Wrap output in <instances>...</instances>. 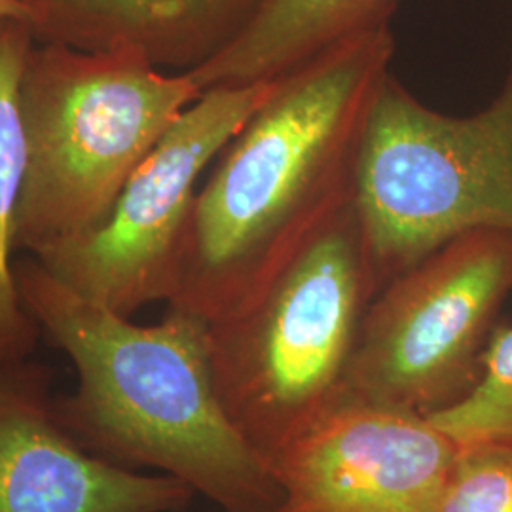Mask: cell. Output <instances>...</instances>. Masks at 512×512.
<instances>
[{"label":"cell","mask_w":512,"mask_h":512,"mask_svg":"<svg viewBox=\"0 0 512 512\" xmlns=\"http://www.w3.org/2000/svg\"><path fill=\"white\" fill-rule=\"evenodd\" d=\"M393 54L395 37L382 27L275 78L198 190L169 308L207 323L245 308L355 202L370 110Z\"/></svg>","instance_id":"1"},{"label":"cell","mask_w":512,"mask_h":512,"mask_svg":"<svg viewBox=\"0 0 512 512\" xmlns=\"http://www.w3.org/2000/svg\"><path fill=\"white\" fill-rule=\"evenodd\" d=\"M16 279L38 329L76 370L57 412L84 448L175 476L226 512H277L270 463L220 399L207 321L169 308L160 323L137 325L74 293L33 256L16 262Z\"/></svg>","instance_id":"2"},{"label":"cell","mask_w":512,"mask_h":512,"mask_svg":"<svg viewBox=\"0 0 512 512\" xmlns=\"http://www.w3.org/2000/svg\"><path fill=\"white\" fill-rule=\"evenodd\" d=\"M202 90L129 48L35 42L19 84L25 175L18 253L40 256L109 217L120 192Z\"/></svg>","instance_id":"3"},{"label":"cell","mask_w":512,"mask_h":512,"mask_svg":"<svg viewBox=\"0 0 512 512\" xmlns=\"http://www.w3.org/2000/svg\"><path fill=\"white\" fill-rule=\"evenodd\" d=\"M376 294L353 202L251 304L207 323L222 404L270 467L346 395L351 359Z\"/></svg>","instance_id":"4"},{"label":"cell","mask_w":512,"mask_h":512,"mask_svg":"<svg viewBox=\"0 0 512 512\" xmlns=\"http://www.w3.org/2000/svg\"><path fill=\"white\" fill-rule=\"evenodd\" d=\"M355 209L378 293L465 234H512V54L494 101L469 116L423 105L387 74L361 147Z\"/></svg>","instance_id":"5"},{"label":"cell","mask_w":512,"mask_h":512,"mask_svg":"<svg viewBox=\"0 0 512 512\" xmlns=\"http://www.w3.org/2000/svg\"><path fill=\"white\" fill-rule=\"evenodd\" d=\"M512 293V234L478 230L389 281L366 310L346 395L427 416L475 384Z\"/></svg>","instance_id":"6"},{"label":"cell","mask_w":512,"mask_h":512,"mask_svg":"<svg viewBox=\"0 0 512 512\" xmlns=\"http://www.w3.org/2000/svg\"><path fill=\"white\" fill-rule=\"evenodd\" d=\"M274 86L205 90L133 171L107 219L33 258L74 293L124 317L169 302L198 183Z\"/></svg>","instance_id":"7"},{"label":"cell","mask_w":512,"mask_h":512,"mask_svg":"<svg viewBox=\"0 0 512 512\" xmlns=\"http://www.w3.org/2000/svg\"><path fill=\"white\" fill-rule=\"evenodd\" d=\"M456 454L425 416L344 395L272 461L277 512H437Z\"/></svg>","instance_id":"8"},{"label":"cell","mask_w":512,"mask_h":512,"mask_svg":"<svg viewBox=\"0 0 512 512\" xmlns=\"http://www.w3.org/2000/svg\"><path fill=\"white\" fill-rule=\"evenodd\" d=\"M54 372L31 357L0 365V512H177L183 480L99 458L65 427Z\"/></svg>","instance_id":"9"},{"label":"cell","mask_w":512,"mask_h":512,"mask_svg":"<svg viewBox=\"0 0 512 512\" xmlns=\"http://www.w3.org/2000/svg\"><path fill=\"white\" fill-rule=\"evenodd\" d=\"M37 42L86 52L129 48L169 73L222 52L262 0H21Z\"/></svg>","instance_id":"10"},{"label":"cell","mask_w":512,"mask_h":512,"mask_svg":"<svg viewBox=\"0 0 512 512\" xmlns=\"http://www.w3.org/2000/svg\"><path fill=\"white\" fill-rule=\"evenodd\" d=\"M401 0H262L222 52L190 71L205 92L270 82L332 46L389 27Z\"/></svg>","instance_id":"11"},{"label":"cell","mask_w":512,"mask_h":512,"mask_svg":"<svg viewBox=\"0 0 512 512\" xmlns=\"http://www.w3.org/2000/svg\"><path fill=\"white\" fill-rule=\"evenodd\" d=\"M35 42L25 21H0V365L29 359L40 334L16 279V219L25 175L19 84Z\"/></svg>","instance_id":"12"},{"label":"cell","mask_w":512,"mask_h":512,"mask_svg":"<svg viewBox=\"0 0 512 512\" xmlns=\"http://www.w3.org/2000/svg\"><path fill=\"white\" fill-rule=\"evenodd\" d=\"M425 418L458 446L512 444V323L495 325L469 391Z\"/></svg>","instance_id":"13"},{"label":"cell","mask_w":512,"mask_h":512,"mask_svg":"<svg viewBox=\"0 0 512 512\" xmlns=\"http://www.w3.org/2000/svg\"><path fill=\"white\" fill-rule=\"evenodd\" d=\"M437 512H512V444L458 446Z\"/></svg>","instance_id":"14"},{"label":"cell","mask_w":512,"mask_h":512,"mask_svg":"<svg viewBox=\"0 0 512 512\" xmlns=\"http://www.w3.org/2000/svg\"><path fill=\"white\" fill-rule=\"evenodd\" d=\"M18 19L29 25V12L21 0H0V21Z\"/></svg>","instance_id":"15"}]
</instances>
